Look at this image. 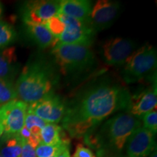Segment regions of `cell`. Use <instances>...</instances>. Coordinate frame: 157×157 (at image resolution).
I'll list each match as a JSON object with an SVG mask.
<instances>
[{
	"mask_svg": "<svg viewBox=\"0 0 157 157\" xmlns=\"http://www.w3.org/2000/svg\"><path fill=\"white\" fill-rule=\"evenodd\" d=\"M149 157H157V153H156V149L155 148L154 151L151 152V154L149 155Z\"/></svg>",
	"mask_w": 157,
	"mask_h": 157,
	"instance_id": "cell-29",
	"label": "cell"
},
{
	"mask_svg": "<svg viewBox=\"0 0 157 157\" xmlns=\"http://www.w3.org/2000/svg\"><path fill=\"white\" fill-rule=\"evenodd\" d=\"M52 55L56 63L64 74L80 72L93 63L94 55L89 47L57 42Z\"/></svg>",
	"mask_w": 157,
	"mask_h": 157,
	"instance_id": "cell-4",
	"label": "cell"
},
{
	"mask_svg": "<svg viewBox=\"0 0 157 157\" xmlns=\"http://www.w3.org/2000/svg\"><path fill=\"white\" fill-rule=\"evenodd\" d=\"M17 60L13 47L0 50V79L13 82L17 73Z\"/></svg>",
	"mask_w": 157,
	"mask_h": 157,
	"instance_id": "cell-15",
	"label": "cell"
},
{
	"mask_svg": "<svg viewBox=\"0 0 157 157\" xmlns=\"http://www.w3.org/2000/svg\"><path fill=\"white\" fill-rule=\"evenodd\" d=\"M62 128L57 124L48 123L41 131V143L45 145H54L63 140Z\"/></svg>",
	"mask_w": 157,
	"mask_h": 157,
	"instance_id": "cell-18",
	"label": "cell"
},
{
	"mask_svg": "<svg viewBox=\"0 0 157 157\" xmlns=\"http://www.w3.org/2000/svg\"><path fill=\"white\" fill-rule=\"evenodd\" d=\"M28 104L16 99L0 106V119L4 134H18L24 127Z\"/></svg>",
	"mask_w": 157,
	"mask_h": 157,
	"instance_id": "cell-9",
	"label": "cell"
},
{
	"mask_svg": "<svg viewBox=\"0 0 157 157\" xmlns=\"http://www.w3.org/2000/svg\"><path fill=\"white\" fill-rule=\"evenodd\" d=\"M127 157H146L156 148L154 134L140 127L133 132L125 146Z\"/></svg>",
	"mask_w": 157,
	"mask_h": 157,
	"instance_id": "cell-12",
	"label": "cell"
},
{
	"mask_svg": "<svg viewBox=\"0 0 157 157\" xmlns=\"http://www.w3.org/2000/svg\"><path fill=\"white\" fill-rule=\"evenodd\" d=\"M143 127L155 135L157 131V113L156 111H151L142 116Z\"/></svg>",
	"mask_w": 157,
	"mask_h": 157,
	"instance_id": "cell-24",
	"label": "cell"
},
{
	"mask_svg": "<svg viewBox=\"0 0 157 157\" xmlns=\"http://www.w3.org/2000/svg\"><path fill=\"white\" fill-rule=\"evenodd\" d=\"M16 99L17 95L13 82L0 79V105Z\"/></svg>",
	"mask_w": 157,
	"mask_h": 157,
	"instance_id": "cell-21",
	"label": "cell"
},
{
	"mask_svg": "<svg viewBox=\"0 0 157 157\" xmlns=\"http://www.w3.org/2000/svg\"><path fill=\"white\" fill-rule=\"evenodd\" d=\"M111 157H127V156H126V155H125V156H124V155L119 154V155H116V156H113Z\"/></svg>",
	"mask_w": 157,
	"mask_h": 157,
	"instance_id": "cell-30",
	"label": "cell"
},
{
	"mask_svg": "<svg viewBox=\"0 0 157 157\" xmlns=\"http://www.w3.org/2000/svg\"><path fill=\"white\" fill-rule=\"evenodd\" d=\"M48 124V122L42 120V119L33 114L32 113L26 111V115L25 118L24 126L30 131L31 135L39 136L41 131L43 127Z\"/></svg>",
	"mask_w": 157,
	"mask_h": 157,
	"instance_id": "cell-22",
	"label": "cell"
},
{
	"mask_svg": "<svg viewBox=\"0 0 157 157\" xmlns=\"http://www.w3.org/2000/svg\"><path fill=\"white\" fill-rule=\"evenodd\" d=\"M0 157H2V156H1V155H0Z\"/></svg>",
	"mask_w": 157,
	"mask_h": 157,
	"instance_id": "cell-32",
	"label": "cell"
},
{
	"mask_svg": "<svg viewBox=\"0 0 157 157\" xmlns=\"http://www.w3.org/2000/svg\"><path fill=\"white\" fill-rule=\"evenodd\" d=\"M58 15L65 24V29L58 39V42L87 47L91 45L95 31L92 28L90 22L78 21L63 15Z\"/></svg>",
	"mask_w": 157,
	"mask_h": 157,
	"instance_id": "cell-6",
	"label": "cell"
},
{
	"mask_svg": "<svg viewBox=\"0 0 157 157\" xmlns=\"http://www.w3.org/2000/svg\"><path fill=\"white\" fill-rule=\"evenodd\" d=\"M53 69L44 61L27 64L15 84L17 98L26 104H31L53 94L56 84Z\"/></svg>",
	"mask_w": 157,
	"mask_h": 157,
	"instance_id": "cell-3",
	"label": "cell"
},
{
	"mask_svg": "<svg viewBox=\"0 0 157 157\" xmlns=\"http://www.w3.org/2000/svg\"><path fill=\"white\" fill-rule=\"evenodd\" d=\"M4 134V127L2 124V122L1 119H0V139H1L2 136Z\"/></svg>",
	"mask_w": 157,
	"mask_h": 157,
	"instance_id": "cell-28",
	"label": "cell"
},
{
	"mask_svg": "<svg viewBox=\"0 0 157 157\" xmlns=\"http://www.w3.org/2000/svg\"><path fill=\"white\" fill-rule=\"evenodd\" d=\"M66 106L60 97L51 94L36 103L28 105L27 111L48 123L60 122L66 113Z\"/></svg>",
	"mask_w": 157,
	"mask_h": 157,
	"instance_id": "cell-7",
	"label": "cell"
},
{
	"mask_svg": "<svg viewBox=\"0 0 157 157\" xmlns=\"http://www.w3.org/2000/svg\"><path fill=\"white\" fill-rule=\"evenodd\" d=\"M16 39V31L10 23L0 21V50L7 48Z\"/></svg>",
	"mask_w": 157,
	"mask_h": 157,
	"instance_id": "cell-20",
	"label": "cell"
},
{
	"mask_svg": "<svg viewBox=\"0 0 157 157\" xmlns=\"http://www.w3.org/2000/svg\"><path fill=\"white\" fill-rule=\"evenodd\" d=\"M27 33L40 48L53 47L58 42L44 25H26Z\"/></svg>",
	"mask_w": 157,
	"mask_h": 157,
	"instance_id": "cell-16",
	"label": "cell"
},
{
	"mask_svg": "<svg viewBox=\"0 0 157 157\" xmlns=\"http://www.w3.org/2000/svg\"><path fill=\"white\" fill-rule=\"evenodd\" d=\"M69 141L63 139L59 143L54 145H45L40 143L36 148V157H56L65 149L68 148Z\"/></svg>",
	"mask_w": 157,
	"mask_h": 157,
	"instance_id": "cell-19",
	"label": "cell"
},
{
	"mask_svg": "<svg viewBox=\"0 0 157 157\" xmlns=\"http://www.w3.org/2000/svg\"><path fill=\"white\" fill-rule=\"evenodd\" d=\"M2 13V4L0 2V17H1Z\"/></svg>",
	"mask_w": 157,
	"mask_h": 157,
	"instance_id": "cell-31",
	"label": "cell"
},
{
	"mask_svg": "<svg viewBox=\"0 0 157 157\" xmlns=\"http://www.w3.org/2000/svg\"><path fill=\"white\" fill-rule=\"evenodd\" d=\"M120 4L109 0H99L92 7L90 24L94 31H101L112 25L119 15Z\"/></svg>",
	"mask_w": 157,
	"mask_h": 157,
	"instance_id": "cell-11",
	"label": "cell"
},
{
	"mask_svg": "<svg viewBox=\"0 0 157 157\" xmlns=\"http://www.w3.org/2000/svg\"><path fill=\"white\" fill-rule=\"evenodd\" d=\"M56 157H71L69 148L65 149L63 151H62L60 154H58Z\"/></svg>",
	"mask_w": 157,
	"mask_h": 157,
	"instance_id": "cell-27",
	"label": "cell"
},
{
	"mask_svg": "<svg viewBox=\"0 0 157 157\" xmlns=\"http://www.w3.org/2000/svg\"><path fill=\"white\" fill-rule=\"evenodd\" d=\"M60 1L42 0L25 3L22 17L25 25H44L51 17L58 15Z\"/></svg>",
	"mask_w": 157,
	"mask_h": 157,
	"instance_id": "cell-8",
	"label": "cell"
},
{
	"mask_svg": "<svg viewBox=\"0 0 157 157\" xmlns=\"http://www.w3.org/2000/svg\"><path fill=\"white\" fill-rule=\"evenodd\" d=\"M156 50L151 45L135 50L124 63L123 76L129 83L143 79L156 69Z\"/></svg>",
	"mask_w": 157,
	"mask_h": 157,
	"instance_id": "cell-5",
	"label": "cell"
},
{
	"mask_svg": "<svg viewBox=\"0 0 157 157\" xmlns=\"http://www.w3.org/2000/svg\"><path fill=\"white\" fill-rule=\"evenodd\" d=\"M23 139L18 134H3L0 139V155L2 157H21Z\"/></svg>",
	"mask_w": 157,
	"mask_h": 157,
	"instance_id": "cell-17",
	"label": "cell"
},
{
	"mask_svg": "<svg viewBox=\"0 0 157 157\" xmlns=\"http://www.w3.org/2000/svg\"><path fill=\"white\" fill-rule=\"evenodd\" d=\"M21 157H36V149L23 139Z\"/></svg>",
	"mask_w": 157,
	"mask_h": 157,
	"instance_id": "cell-26",
	"label": "cell"
},
{
	"mask_svg": "<svg viewBox=\"0 0 157 157\" xmlns=\"http://www.w3.org/2000/svg\"><path fill=\"white\" fill-rule=\"evenodd\" d=\"M129 98L127 90L116 84L94 86L66 107L63 127L71 137H84L109 116L127 109Z\"/></svg>",
	"mask_w": 157,
	"mask_h": 157,
	"instance_id": "cell-1",
	"label": "cell"
},
{
	"mask_svg": "<svg viewBox=\"0 0 157 157\" xmlns=\"http://www.w3.org/2000/svg\"><path fill=\"white\" fill-rule=\"evenodd\" d=\"M92 10L91 2L87 0H63L60 1L58 14L63 15L84 22H90Z\"/></svg>",
	"mask_w": 157,
	"mask_h": 157,
	"instance_id": "cell-14",
	"label": "cell"
},
{
	"mask_svg": "<svg viewBox=\"0 0 157 157\" xmlns=\"http://www.w3.org/2000/svg\"><path fill=\"white\" fill-rule=\"evenodd\" d=\"M72 157H95L90 149L83 145L78 144L76 146L75 152Z\"/></svg>",
	"mask_w": 157,
	"mask_h": 157,
	"instance_id": "cell-25",
	"label": "cell"
},
{
	"mask_svg": "<svg viewBox=\"0 0 157 157\" xmlns=\"http://www.w3.org/2000/svg\"><path fill=\"white\" fill-rule=\"evenodd\" d=\"M140 125L137 117L119 113L105 121L95 134L90 132L84 137L87 144L97 150L98 157H111L121 154L129 137Z\"/></svg>",
	"mask_w": 157,
	"mask_h": 157,
	"instance_id": "cell-2",
	"label": "cell"
},
{
	"mask_svg": "<svg viewBox=\"0 0 157 157\" xmlns=\"http://www.w3.org/2000/svg\"><path fill=\"white\" fill-rule=\"evenodd\" d=\"M135 48L136 43L131 39L121 37L108 39L102 46L104 61L111 66L124 65Z\"/></svg>",
	"mask_w": 157,
	"mask_h": 157,
	"instance_id": "cell-10",
	"label": "cell"
},
{
	"mask_svg": "<svg viewBox=\"0 0 157 157\" xmlns=\"http://www.w3.org/2000/svg\"><path fill=\"white\" fill-rule=\"evenodd\" d=\"M157 105L156 87L143 90L137 95L131 96L127 109L129 113L139 117L154 111Z\"/></svg>",
	"mask_w": 157,
	"mask_h": 157,
	"instance_id": "cell-13",
	"label": "cell"
},
{
	"mask_svg": "<svg viewBox=\"0 0 157 157\" xmlns=\"http://www.w3.org/2000/svg\"><path fill=\"white\" fill-rule=\"evenodd\" d=\"M44 26L52 34L55 38L58 39L65 29V24L58 15L51 17L44 23Z\"/></svg>",
	"mask_w": 157,
	"mask_h": 157,
	"instance_id": "cell-23",
	"label": "cell"
}]
</instances>
